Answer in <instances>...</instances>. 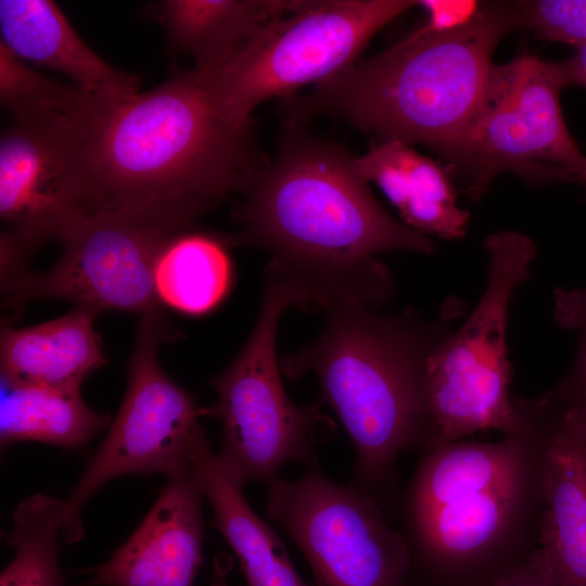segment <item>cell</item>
I'll return each instance as SVG.
<instances>
[{
    "mask_svg": "<svg viewBox=\"0 0 586 586\" xmlns=\"http://www.w3.org/2000/svg\"><path fill=\"white\" fill-rule=\"evenodd\" d=\"M77 127L93 216H131L187 231L264 166L251 123L227 119L195 69L145 92L93 94Z\"/></svg>",
    "mask_w": 586,
    "mask_h": 586,
    "instance_id": "obj_1",
    "label": "cell"
},
{
    "mask_svg": "<svg viewBox=\"0 0 586 586\" xmlns=\"http://www.w3.org/2000/svg\"><path fill=\"white\" fill-rule=\"evenodd\" d=\"M420 453L398 504L415 586H484L539 547V457L523 421L498 442Z\"/></svg>",
    "mask_w": 586,
    "mask_h": 586,
    "instance_id": "obj_2",
    "label": "cell"
},
{
    "mask_svg": "<svg viewBox=\"0 0 586 586\" xmlns=\"http://www.w3.org/2000/svg\"><path fill=\"white\" fill-rule=\"evenodd\" d=\"M322 332L281 361L293 379L317 378L322 400L345 428L356 454L352 485L382 505L392 495L396 462L420 449L425 431L424 375L448 316L425 321L415 313L377 307L330 309Z\"/></svg>",
    "mask_w": 586,
    "mask_h": 586,
    "instance_id": "obj_3",
    "label": "cell"
},
{
    "mask_svg": "<svg viewBox=\"0 0 586 586\" xmlns=\"http://www.w3.org/2000/svg\"><path fill=\"white\" fill-rule=\"evenodd\" d=\"M515 28L514 2H481L461 28H418L317 84L308 107L342 117L383 141L424 144L443 156L476 113L497 44Z\"/></svg>",
    "mask_w": 586,
    "mask_h": 586,
    "instance_id": "obj_4",
    "label": "cell"
},
{
    "mask_svg": "<svg viewBox=\"0 0 586 586\" xmlns=\"http://www.w3.org/2000/svg\"><path fill=\"white\" fill-rule=\"evenodd\" d=\"M241 230L226 245L266 250L301 265H347L385 251L431 253L422 233L388 215L359 175L355 156L301 133H288L272 162L243 189Z\"/></svg>",
    "mask_w": 586,
    "mask_h": 586,
    "instance_id": "obj_5",
    "label": "cell"
},
{
    "mask_svg": "<svg viewBox=\"0 0 586 586\" xmlns=\"http://www.w3.org/2000/svg\"><path fill=\"white\" fill-rule=\"evenodd\" d=\"M487 285L477 306L455 332L430 351L424 375L425 431L420 451L497 430L504 436L521 426L509 394L512 367L507 357L508 310L517 286L530 276L536 246L517 231L485 240Z\"/></svg>",
    "mask_w": 586,
    "mask_h": 586,
    "instance_id": "obj_6",
    "label": "cell"
},
{
    "mask_svg": "<svg viewBox=\"0 0 586 586\" xmlns=\"http://www.w3.org/2000/svg\"><path fill=\"white\" fill-rule=\"evenodd\" d=\"M308 301L305 285L270 258L255 326L239 355L211 381L218 397L214 415L222 423L218 455L244 486L267 484L289 461L317 463L316 444L328 419L319 405L300 407L290 399L276 354L281 315L291 306L307 309Z\"/></svg>",
    "mask_w": 586,
    "mask_h": 586,
    "instance_id": "obj_7",
    "label": "cell"
},
{
    "mask_svg": "<svg viewBox=\"0 0 586 586\" xmlns=\"http://www.w3.org/2000/svg\"><path fill=\"white\" fill-rule=\"evenodd\" d=\"M558 62L521 53L493 65L481 103L456 143L443 155L480 201L492 181L511 173L527 183H583L586 156L565 125Z\"/></svg>",
    "mask_w": 586,
    "mask_h": 586,
    "instance_id": "obj_8",
    "label": "cell"
},
{
    "mask_svg": "<svg viewBox=\"0 0 586 586\" xmlns=\"http://www.w3.org/2000/svg\"><path fill=\"white\" fill-rule=\"evenodd\" d=\"M412 0L300 1L269 22L226 63L202 74L219 112L250 124L263 102L316 85L356 63L371 38Z\"/></svg>",
    "mask_w": 586,
    "mask_h": 586,
    "instance_id": "obj_9",
    "label": "cell"
},
{
    "mask_svg": "<svg viewBox=\"0 0 586 586\" xmlns=\"http://www.w3.org/2000/svg\"><path fill=\"white\" fill-rule=\"evenodd\" d=\"M179 336V330L163 310L140 316L122 406L107 435L63 502L61 536L67 543L82 537V508L109 481L124 474L155 472L168 479L191 470V447L203 430L199 419L214 413V408L200 407L158 362L161 345Z\"/></svg>",
    "mask_w": 586,
    "mask_h": 586,
    "instance_id": "obj_10",
    "label": "cell"
},
{
    "mask_svg": "<svg viewBox=\"0 0 586 586\" xmlns=\"http://www.w3.org/2000/svg\"><path fill=\"white\" fill-rule=\"evenodd\" d=\"M382 506L317 463L267 483V514L302 551L316 586H415L407 543Z\"/></svg>",
    "mask_w": 586,
    "mask_h": 586,
    "instance_id": "obj_11",
    "label": "cell"
},
{
    "mask_svg": "<svg viewBox=\"0 0 586 586\" xmlns=\"http://www.w3.org/2000/svg\"><path fill=\"white\" fill-rule=\"evenodd\" d=\"M92 215L90 167L74 119L13 122L1 132L2 265L28 267L44 242H61Z\"/></svg>",
    "mask_w": 586,
    "mask_h": 586,
    "instance_id": "obj_12",
    "label": "cell"
},
{
    "mask_svg": "<svg viewBox=\"0 0 586 586\" xmlns=\"http://www.w3.org/2000/svg\"><path fill=\"white\" fill-rule=\"evenodd\" d=\"M181 233L148 219L100 214L76 226L63 252L44 272L26 269L4 281L5 306L20 310L34 300H65L103 310L140 316L161 310L153 283L155 258Z\"/></svg>",
    "mask_w": 586,
    "mask_h": 586,
    "instance_id": "obj_13",
    "label": "cell"
},
{
    "mask_svg": "<svg viewBox=\"0 0 586 586\" xmlns=\"http://www.w3.org/2000/svg\"><path fill=\"white\" fill-rule=\"evenodd\" d=\"M515 400L539 457L538 546L561 586H586V409L556 390Z\"/></svg>",
    "mask_w": 586,
    "mask_h": 586,
    "instance_id": "obj_14",
    "label": "cell"
},
{
    "mask_svg": "<svg viewBox=\"0 0 586 586\" xmlns=\"http://www.w3.org/2000/svg\"><path fill=\"white\" fill-rule=\"evenodd\" d=\"M202 497L192 470L168 477L141 524L87 585L194 586L203 562Z\"/></svg>",
    "mask_w": 586,
    "mask_h": 586,
    "instance_id": "obj_15",
    "label": "cell"
},
{
    "mask_svg": "<svg viewBox=\"0 0 586 586\" xmlns=\"http://www.w3.org/2000/svg\"><path fill=\"white\" fill-rule=\"evenodd\" d=\"M0 44L21 61L66 75L78 88L97 94L139 91V80L99 56L50 0H0Z\"/></svg>",
    "mask_w": 586,
    "mask_h": 586,
    "instance_id": "obj_16",
    "label": "cell"
},
{
    "mask_svg": "<svg viewBox=\"0 0 586 586\" xmlns=\"http://www.w3.org/2000/svg\"><path fill=\"white\" fill-rule=\"evenodd\" d=\"M100 314L75 305L63 316L35 326L15 328L2 322L1 381L80 390L85 379L107 361L93 327Z\"/></svg>",
    "mask_w": 586,
    "mask_h": 586,
    "instance_id": "obj_17",
    "label": "cell"
},
{
    "mask_svg": "<svg viewBox=\"0 0 586 586\" xmlns=\"http://www.w3.org/2000/svg\"><path fill=\"white\" fill-rule=\"evenodd\" d=\"M191 470L213 509L212 525L235 555L247 586H308L277 533L246 501L244 485L213 453L204 430L191 447Z\"/></svg>",
    "mask_w": 586,
    "mask_h": 586,
    "instance_id": "obj_18",
    "label": "cell"
},
{
    "mask_svg": "<svg viewBox=\"0 0 586 586\" xmlns=\"http://www.w3.org/2000/svg\"><path fill=\"white\" fill-rule=\"evenodd\" d=\"M355 165L367 182L382 190L411 229L444 239L466 234L469 212L457 205L449 169L397 140L382 141L355 156Z\"/></svg>",
    "mask_w": 586,
    "mask_h": 586,
    "instance_id": "obj_19",
    "label": "cell"
},
{
    "mask_svg": "<svg viewBox=\"0 0 586 586\" xmlns=\"http://www.w3.org/2000/svg\"><path fill=\"white\" fill-rule=\"evenodd\" d=\"M290 0H165L158 13L171 43L189 53L195 71L211 72L232 58L264 26L297 8Z\"/></svg>",
    "mask_w": 586,
    "mask_h": 586,
    "instance_id": "obj_20",
    "label": "cell"
},
{
    "mask_svg": "<svg viewBox=\"0 0 586 586\" xmlns=\"http://www.w3.org/2000/svg\"><path fill=\"white\" fill-rule=\"evenodd\" d=\"M0 443L35 441L62 447L87 444L111 421L91 409L80 390H58L1 381Z\"/></svg>",
    "mask_w": 586,
    "mask_h": 586,
    "instance_id": "obj_21",
    "label": "cell"
},
{
    "mask_svg": "<svg viewBox=\"0 0 586 586\" xmlns=\"http://www.w3.org/2000/svg\"><path fill=\"white\" fill-rule=\"evenodd\" d=\"M222 237L183 231L169 238L153 266L162 305L200 315L213 309L231 283V263Z\"/></svg>",
    "mask_w": 586,
    "mask_h": 586,
    "instance_id": "obj_22",
    "label": "cell"
},
{
    "mask_svg": "<svg viewBox=\"0 0 586 586\" xmlns=\"http://www.w3.org/2000/svg\"><path fill=\"white\" fill-rule=\"evenodd\" d=\"M63 502L36 494L17 505L7 535L15 553L1 572L0 586H63L58 547Z\"/></svg>",
    "mask_w": 586,
    "mask_h": 586,
    "instance_id": "obj_23",
    "label": "cell"
},
{
    "mask_svg": "<svg viewBox=\"0 0 586 586\" xmlns=\"http://www.w3.org/2000/svg\"><path fill=\"white\" fill-rule=\"evenodd\" d=\"M90 94L38 74L0 44V100L13 122L76 118Z\"/></svg>",
    "mask_w": 586,
    "mask_h": 586,
    "instance_id": "obj_24",
    "label": "cell"
},
{
    "mask_svg": "<svg viewBox=\"0 0 586 586\" xmlns=\"http://www.w3.org/2000/svg\"><path fill=\"white\" fill-rule=\"evenodd\" d=\"M515 3L517 26L537 38L586 44V0H538Z\"/></svg>",
    "mask_w": 586,
    "mask_h": 586,
    "instance_id": "obj_25",
    "label": "cell"
},
{
    "mask_svg": "<svg viewBox=\"0 0 586 586\" xmlns=\"http://www.w3.org/2000/svg\"><path fill=\"white\" fill-rule=\"evenodd\" d=\"M474 0H421L417 5L428 13L426 23L419 29L424 33H444L468 25L480 9Z\"/></svg>",
    "mask_w": 586,
    "mask_h": 586,
    "instance_id": "obj_26",
    "label": "cell"
},
{
    "mask_svg": "<svg viewBox=\"0 0 586 586\" xmlns=\"http://www.w3.org/2000/svg\"><path fill=\"white\" fill-rule=\"evenodd\" d=\"M484 586H561L549 557L537 547L526 559Z\"/></svg>",
    "mask_w": 586,
    "mask_h": 586,
    "instance_id": "obj_27",
    "label": "cell"
},
{
    "mask_svg": "<svg viewBox=\"0 0 586 586\" xmlns=\"http://www.w3.org/2000/svg\"><path fill=\"white\" fill-rule=\"evenodd\" d=\"M555 318L564 329L586 330V291L558 289L555 292Z\"/></svg>",
    "mask_w": 586,
    "mask_h": 586,
    "instance_id": "obj_28",
    "label": "cell"
},
{
    "mask_svg": "<svg viewBox=\"0 0 586 586\" xmlns=\"http://www.w3.org/2000/svg\"><path fill=\"white\" fill-rule=\"evenodd\" d=\"M578 351L572 369L555 388L573 404L586 409V330L578 332Z\"/></svg>",
    "mask_w": 586,
    "mask_h": 586,
    "instance_id": "obj_29",
    "label": "cell"
},
{
    "mask_svg": "<svg viewBox=\"0 0 586 586\" xmlns=\"http://www.w3.org/2000/svg\"><path fill=\"white\" fill-rule=\"evenodd\" d=\"M565 86L586 88V44L576 48L575 53L558 62Z\"/></svg>",
    "mask_w": 586,
    "mask_h": 586,
    "instance_id": "obj_30",
    "label": "cell"
},
{
    "mask_svg": "<svg viewBox=\"0 0 586 586\" xmlns=\"http://www.w3.org/2000/svg\"><path fill=\"white\" fill-rule=\"evenodd\" d=\"M230 562L228 557H217L214 565V573L211 578V586H228L227 577L229 572Z\"/></svg>",
    "mask_w": 586,
    "mask_h": 586,
    "instance_id": "obj_31",
    "label": "cell"
},
{
    "mask_svg": "<svg viewBox=\"0 0 586 586\" xmlns=\"http://www.w3.org/2000/svg\"><path fill=\"white\" fill-rule=\"evenodd\" d=\"M583 183H584V184H585V187H586V178H585V180H584V182H583Z\"/></svg>",
    "mask_w": 586,
    "mask_h": 586,
    "instance_id": "obj_32",
    "label": "cell"
}]
</instances>
